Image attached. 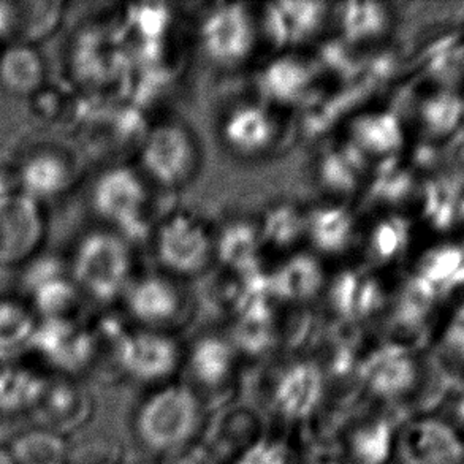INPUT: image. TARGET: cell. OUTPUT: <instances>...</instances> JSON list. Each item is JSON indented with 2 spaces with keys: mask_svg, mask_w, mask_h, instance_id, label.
I'll list each match as a JSON object with an SVG mask.
<instances>
[{
  "mask_svg": "<svg viewBox=\"0 0 464 464\" xmlns=\"http://www.w3.org/2000/svg\"><path fill=\"white\" fill-rule=\"evenodd\" d=\"M440 344L446 358L464 366V304L450 315L440 333Z\"/></svg>",
  "mask_w": 464,
  "mask_h": 464,
  "instance_id": "74e56055",
  "label": "cell"
},
{
  "mask_svg": "<svg viewBox=\"0 0 464 464\" xmlns=\"http://www.w3.org/2000/svg\"><path fill=\"white\" fill-rule=\"evenodd\" d=\"M140 165L148 178L165 188H184L198 169V148L188 127L165 122L146 135Z\"/></svg>",
  "mask_w": 464,
  "mask_h": 464,
  "instance_id": "277c9868",
  "label": "cell"
},
{
  "mask_svg": "<svg viewBox=\"0 0 464 464\" xmlns=\"http://www.w3.org/2000/svg\"><path fill=\"white\" fill-rule=\"evenodd\" d=\"M396 433L389 420L372 419L353 430L349 453L353 464H387L396 452Z\"/></svg>",
  "mask_w": 464,
  "mask_h": 464,
  "instance_id": "4dcf8cb0",
  "label": "cell"
},
{
  "mask_svg": "<svg viewBox=\"0 0 464 464\" xmlns=\"http://www.w3.org/2000/svg\"><path fill=\"white\" fill-rule=\"evenodd\" d=\"M32 352L59 372L75 374L94 360V336L72 319H46L38 324Z\"/></svg>",
  "mask_w": 464,
  "mask_h": 464,
  "instance_id": "7c38bea8",
  "label": "cell"
},
{
  "mask_svg": "<svg viewBox=\"0 0 464 464\" xmlns=\"http://www.w3.org/2000/svg\"><path fill=\"white\" fill-rule=\"evenodd\" d=\"M412 239L411 222L402 216H387L371 228L368 237V256L379 266L395 264L406 254Z\"/></svg>",
  "mask_w": 464,
  "mask_h": 464,
  "instance_id": "d6a6232c",
  "label": "cell"
},
{
  "mask_svg": "<svg viewBox=\"0 0 464 464\" xmlns=\"http://www.w3.org/2000/svg\"><path fill=\"white\" fill-rule=\"evenodd\" d=\"M101 464H108V463H101Z\"/></svg>",
  "mask_w": 464,
  "mask_h": 464,
  "instance_id": "b9f144b4",
  "label": "cell"
},
{
  "mask_svg": "<svg viewBox=\"0 0 464 464\" xmlns=\"http://www.w3.org/2000/svg\"><path fill=\"white\" fill-rule=\"evenodd\" d=\"M40 319L23 300H0V364L18 363L34 351Z\"/></svg>",
  "mask_w": 464,
  "mask_h": 464,
  "instance_id": "603a6c76",
  "label": "cell"
},
{
  "mask_svg": "<svg viewBox=\"0 0 464 464\" xmlns=\"http://www.w3.org/2000/svg\"><path fill=\"white\" fill-rule=\"evenodd\" d=\"M0 464H14L8 449H4V447H0Z\"/></svg>",
  "mask_w": 464,
  "mask_h": 464,
  "instance_id": "f35d334b",
  "label": "cell"
},
{
  "mask_svg": "<svg viewBox=\"0 0 464 464\" xmlns=\"http://www.w3.org/2000/svg\"><path fill=\"white\" fill-rule=\"evenodd\" d=\"M63 2L0 4V44H34L57 31L63 18Z\"/></svg>",
  "mask_w": 464,
  "mask_h": 464,
  "instance_id": "5bb4252c",
  "label": "cell"
},
{
  "mask_svg": "<svg viewBox=\"0 0 464 464\" xmlns=\"http://www.w3.org/2000/svg\"><path fill=\"white\" fill-rule=\"evenodd\" d=\"M412 276L438 300L464 289V239L434 246L419 260Z\"/></svg>",
  "mask_w": 464,
  "mask_h": 464,
  "instance_id": "ffe728a7",
  "label": "cell"
},
{
  "mask_svg": "<svg viewBox=\"0 0 464 464\" xmlns=\"http://www.w3.org/2000/svg\"><path fill=\"white\" fill-rule=\"evenodd\" d=\"M457 412H459V421L464 425V392L461 398H459V406H457Z\"/></svg>",
  "mask_w": 464,
  "mask_h": 464,
  "instance_id": "ab89813d",
  "label": "cell"
},
{
  "mask_svg": "<svg viewBox=\"0 0 464 464\" xmlns=\"http://www.w3.org/2000/svg\"><path fill=\"white\" fill-rule=\"evenodd\" d=\"M396 453L402 464H464L459 434L446 421H411L396 436Z\"/></svg>",
  "mask_w": 464,
  "mask_h": 464,
  "instance_id": "8fae6325",
  "label": "cell"
},
{
  "mask_svg": "<svg viewBox=\"0 0 464 464\" xmlns=\"http://www.w3.org/2000/svg\"><path fill=\"white\" fill-rule=\"evenodd\" d=\"M459 222H461V224H463V230H464V205H463V211H461V219H459Z\"/></svg>",
  "mask_w": 464,
  "mask_h": 464,
  "instance_id": "60d3db41",
  "label": "cell"
},
{
  "mask_svg": "<svg viewBox=\"0 0 464 464\" xmlns=\"http://www.w3.org/2000/svg\"><path fill=\"white\" fill-rule=\"evenodd\" d=\"M48 67L34 44H4L0 48V88L14 97H35L44 88Z\"/></svg>",
  "mask_w": 464,
  "mask_h": 464,
  "instance_id": "d6986e66",
  "label": "cell"
},
{
  "mask_svg": "<svg viewBox=\"0 0 464 464\" xmlns=\"http://www.w3.org/2000/svg\"><path fill=\"white\" fill-rule=\"evenodd\" d=\"M339 25L351 42H370L382 37L390 25V13L382 4L349 2L338 12Z\"/></svg>",
  "mask_w": 464,
  "mask_h": 464,
  "instance_id": "836d02e7",
  "label": "cell"
},
{
  "mask_svg": "<svg viewBox=\"0 0 464 464\" xmlns=\"http://www.w3.org/2000/svg\"><path fill=\"white\" fill-rule=\"evenodd\" d=\"M420 366L414 352L402 343H389L377 347L364 358L360 379L371 395L382 400H396L408 395L419 381Z\"/></svg>",
  "mask_w": 464,
  "mask_h": 464,
  "instance_id": "30bf717a",
  "label": "cell"
},
{
  "mask_svg": "<svg viewBox=\"0 0 464 464\" xmlns=\"http://www.w3.org/2000/svg\"><path fill=\"white\" fill-rule=\"evenodd\" d=\"M459 113L461 105L459 99L442 92L423 102L420 108L421 124L434 135L452 132Z\"/></svg>",
  "mask_w": 464,
  "mask_h": 464,
  "instance_id": "d590c367",
  "label": "cell"
},
{
  "mask_svg": "<svg viewBox=\"0 0 464 464\" xmlns=\"http://www.w3.org/2000/svg\"><path fill=\"white\" fill-rule=\"evenodd\" d=\"M46 379L19 363L0 364V414L34 412Z\"/></svg>",
  "mask_w": 464,
  "mask_h": 464,
  "instance_id": "83f0119b",
  "label": "cell"
},
{
  "mask_svg": "<svg viewBox=\"0 0 464 464\" xmlns=\"http://www.w3.org/2000/svg\"><path fill=\"white\" fill-rule=\"evenodd\" d=\"M201 402L186 383H163L135 411L133 430L141 446L154 453L181 450L200 428Z\"/></svg>",
  "mask_w": 464,
  "mask_h": 464,
  "instance_id": "6da1fadb",
  "label": "cell"
},
{
  "mask_svg": "<svg viewBox=\"0 0 464 464\" xmlns=\"http://www.w3.org/2000/svg\"><path fill=\"white\" fill-rule=\"evenodd\" d=\"M154 245L159 264L176 276H197L214 257V238L207 226L184 211L163 220Z\"/></svg>",
  "mask_w": 464,
  "mask_h": 464,
  "instance_id": "5b68a950",
  "label": "cell"
},
{
  "mask_svg": "<svg viewBox=\"0 0 464 464\" xmlns=\"http://www.w3.org/2000/svg\"><path fill=\"white\" fill-rule=\"evenodd\" d=\"M264 243L277 249H289L302 238H306V213L289 203L270 208L258 226Z\"/></svg>",
  "mask_w": 464,
  "mask_h": 464,
  "instance_id": "e575fe53",
  "label": "cell"
},
{
  "mask_svg": "<svg viewBox=\"0 0 464 464\" xmlns=\"http://www.w3.org/2000/svg\"><path fill=\"white\" fill-rule=\"evenodd\" d=\"M277 124L270 110L260 103L233 108L220 127L222 140L233 152L257 156L276 139Z\"/></svg>",
  "mask_w": 464,
  "mask_h": 464,
  "instance_id": "2e32d148",
  "label": "cell"
},
{
  "mask_svg": "<svg viewBox=\"0 0 464 464\" xmlns=\"http://www.w3.org/2000/svg\"><path fill=\"white\" fill-rule=\"evenodd\" d=\"M148 203L143 178L126 165L103 169L91 190V205L97 218L120 235H135L145 227Z\"/></svg>",
  "mask_w": 464,
  "mask_h": 464,
  "instance_id": "3957f363",
  "label": "cell"
},
{
  "mask_svg": "<svg viewBox=\"0 0 464 464\" xmlns=\"http://www.w3.org/2000/svg\"><path fill=\"white\" fill-rule=\"evenodd\" d=\"M233 464H290V452L281 440L260 438L246 444Z\"/></svg>",
  "mask_w": 464,
  "mask_h": 464,
  "instance_id": "8d00e7d4",
  "label": "cell"
},
{
  "mask_svg": "<svg viewBox=\"0 0 464 464\" xmlns=\"http://www.w3.org/2000/svg\"><path fill=\"white\" fill-rule=\"evenodd\" d=\"M381 285L362 271H344L330 289V302L334 311L347 320L370 317L382 306Z\"/></svg>",
  "mask_w": 464,
  "mask_h": 464,
  "instance_id": "d4e9b609",
  "label": "cell"
},
{
  "mask_svg": "<svg viewBox=\"0 0 464 464\" xmlns=\"http://www.w3.org/2000/svg\"><path fill=\"white\" fill-rule=\"evenodd\" d=\"M124 302L133 319L151 330L152 326L169 324L182 306L181 294L175 284L157 275L132 281Z\"/></svg>",
  "mask_w": 464,
  "mask_h": 464,
  "instance_id": "e0dca14e",
  "label": "cell"
},
{
  "mask_svg": "<svg viewBox=\"0 0 464 464\" xmlns=\"http://www.w3.org/2000/svg\"><path fill=\"white\" fill-rule=\"evenodd\" d=\"M237 364V349L230 339L208 334L197 339L188 353V368L195 382L219 389L230 381Z\"/></svg>",
  "mask_w": 464,
  "mask_h": 464,
  "instance_id": "7402d4cb",
  "label": "cell"
},
{
  "mask_svg": "<svg viewBox=\"0 0 464 464\" xmlns=\"http://www.w3.org/2000/svg\"><path fill=\"white\" fill-rule=\"evenodd\" d=\"M352 146H355L366 159H385L401 151L404 145V130L401 121L389 111L360 114L349 127Z\"/></svg>",
  "mask_w": 464,
  "mask_h": 464,
  "instance_id": "44dd1931",
  "label": "cell"
},
{
  "mask_svg": "<svg viewBox=\"0 0 464 464\" xmlns=\"http://www.w3.org/2000/svg\"><path fill=\"white\" fill-rule=\"evenodd\" d=\"M257 44V27L243 4H222L205 14L200 44L205 56L220 67L245 63Z\"/></svg>",
  "mask_w": 464,
  "mask_h": 464,
  "instance_id": "52a82bcc",
  "label": "cell"
},
{
  "mask_svg": "<svg viewBox=\"0 0 464 464\" xmlns=\"http://www.w3.org/2000/svg\"><path fill=\"white\" fill-rule=\"evenodd\" d=\"M44 235V205L19 190L0 198V265L14 266L32 260Z\"/></svg>",
  "mask_w": 464,
  "mask_h": 464,
  "instance_id": "9c48e42d",
  "label": "cell"
},
{
  "mask_svg": "<svg viewBox=\"0 0 464 464\" xmlns=\"http://www.w3.org/2000/svg\"><path fill=\"white\" fill-rule=\"evenodd\" d=\"M366 169V157L355 146H341L326 152L319 165L322 186L333 194H351L360 184Z\"/></svg>",
  "mask_w": 464,
  "mask_h": 464,
  "instance_id": "f546056e",
  "label": "cell"
},
{
  "mask_svg": "<svg viewBox=\"0 0 464 464\" xmlns=\"http://www.w3.org/2000/svg\"><path fill=\"white\" fill-rule=\"evenodd\" d=\"M325 376L319 364L302 360L284 368L271 390V401L285 420L311 419L322 406Z\"/></svg>",
  "mask_w": 464,
  "mask_h": 464,
  "instance_id": "4fadbf2b",
  "label": "cell"
},
{
  "mask_svg": "<svg viewBox=\"0 0 464 464\" xmlns=\"http://www.w3.org/2000/svg\"><path fill=\"white\" fill-rule=\"evenodd\" d=\"M116 357L122 372L132 381L146 383L167 382L181 363L178 343L156 328L122 334L116 345Z\"/></svg>",
  "mask_w": 464,
  "mask_h": 464,
  "instance_id": "ba28073f",
  "label": "cell"
},
{
  "mask_svg": "<svg viewBox=\"0 0 464 464\" xmlns=\"http://www.w3.org/2000/svg\"><path fill=\"white\" fill-rule=\"evenodd\" d=\"M132 252L126 238L114 230L84 235L70 262V276L82 294L95 302L124 298L132 284Z\"/></svg>",
  "mask_w": 464,
  "mask_h": 464,
  "instance_id": "7a4b0ae2",
  "label": "cell"
},
{
  "mask_svg": "<svg viewBox=\"0 0 464 464\" xmlns=\"http://www.w3.org/2000/svg\"><path fill=\"white\" fill-rule=\"evenodd\" d=\"M19 192L44 205L69 194L78 181V160L56 141L32 145L14 163Z\"/></svg>",
  "mask_w": 464,
  "mask_h": 464,
  "instance_id": "8992f818",
  "label": "cell"
},
{
  "mask_svg": "<svg viewBox=\"0 0 464 464\" xmlns=\"http://www.w3.org/2000/svg\"><path fill=\"white\" fill-rule=\"evenodd\" d=\"M8 452L14 464H67L69 459L63 436L40 427L18 434Z\"/></svg>",
  "mask_w": 464,
  "mask_h": 464,
  "instance_id": "1f68e13d",
  "label": "cell"
},
{
  "mask_svg": "<svg viewBox=\"0 0 464 464\" xmlns=\"http://www.w3.org/2000/svg\"><path fill=\"white\" fill-rule=\"evenodd\" d=\"M355 218L345 207L326 205L306 214V238L315 251L338 256L347 251L355 239Z\"/></svg>",
  "mask_w": 464,
  "mask_h": 464,
  "instance_id": "cb8c5ba5",
  "label": "cell"
},
{
  "mask_svg": "<svg viewBox=\"0 0 464 464\" xmlns=\"http://www.w3.org/2000/svg\"><path fill=\"white\" fill-rule=\"evenodd\" d=\"M308 63L295 57H281L270 63L258 78V88L270 102L296 103L311 86Z\"/></svg>",
  "mask_w": 464,
  "mask_h": 464,
  "instance_id": "4316f807",
  "label": "cell"
},
{
  "mask_svg": "<svg viewBox=\"0 0 464 464\" xmlns=\"http://www.w3.org/2000/svg\"><path fill=\"white\" fill-rule=\"evenodd\" d=\"M91 412L92 401L88 392L70 379H46L44 395L32 414L37 419V427L63 436L82 427Z\"/></svg>",
  "mask_w": 464,
  "mask_h": 464,
  "instance_id": "9a60e30c",
  "label": "cell"
},
{
  "mask_svg": "<svg viewBox=\"0 0 464 464\" xmlns=\"http://www.w3.org/2000/svg\"><path fill=\"white\" fill-rule=\"evenodd\" d=\"M264 245L258 226L249 222H235L226 227L219 239L214 241V254L232 270L249 275L257 270L260 247Z\"/></svg>",
  "mask_w": 464,
  "mask_h": 464,
  "instance_id": "f1b7e54d",
  "label": "cell"
},
{
  "mask_svg": "<svg viewBox=\"0 0 464 464\" xmlns=\"http://www.w3.org/2000/svg\"><path fill=\"white\" fill-rule=\"evenodd\" d=\"M325 16L322 2H277L265 10V31L277 46H294L314 37Z\"/></svg>",
  "mask_w": 464,
  "mask_h": 464,
  "instance_id": "ac0fdd59",
  "label": "cell"
},
{
  "mask_svg": "<svg viewBox=\"0 0 464 464\" xmlns=\"http://www.w3.org/2000/svg\"><path fill=\"white\" fill-rule=\"evenodd\" d=\"M268 277L271 296L296 303L317 295L325 279L319 260L309 254H296L287 258Z\"/></svg>",
  "mask_w": 464,
  "mask_h": 464,
  "instance_id": "484cf974",
  "label": "cell"
}]
</instances>
